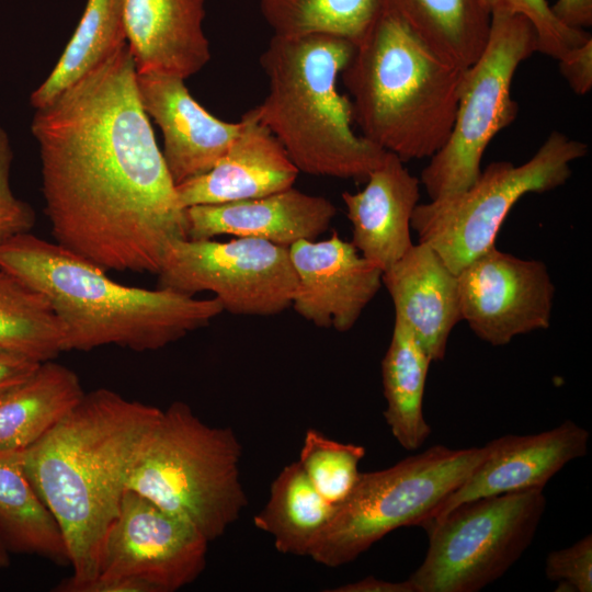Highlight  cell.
<instances>
[{"mask_svg": "<svg viewBox=\"0 0 592 592\" xmlns=\"http://www.w3.org/2000/svg\"><path fill=\"white\" fill-rule=\"evenodd\" d=\"M124 9L125 0H87L59 60L30 96L35 110L50 103L126 44Z\"/></svg>", "mask_w": 592, "mask_h": 592, "instance_id": "27", "label": "cell"}, {"mask_svg": "<svg viewBox=\"0 0 592 592\" xmlns=\"http://www.w3.org/2000/svg\"><path fill=\"white\" fill-rule=\"evenodd\" d=\"M538 52L536 32L519 14H492L480 56L464 70L454 124L443 147L421 172L430 200L459 193L481 172L492 138L517 116L511 86L519 66Z\"/></svg>", "mask_w": 592, "mask_h": 592, "instance_id": "9", "label": "cell"}, {"mask_svg": "<svg viewBox=\"0 0 592 592\" xmlns=\"http://www.w3.org/2000/svg\"><path fill=\"white\" fill-rule=\"evenodd\" d=\"M432 358L412 330L395 317L389 346L382 361L384 418L392 436L407 451L424 444L431 426L423 415L425 380Z\"/></svg>", "mask_w": 592, "mask_h": 592, "instance_id": "25", "label": "cell"}, {"mask_svg": "<svg viewBox=\"0 0 592 592\" xmlns=\"http://www.w3.org/2000/svg\"><path fill=\"white\" fill-rule=\"evenodd\" d=\"M559 61V70L572 91L584 95L592 88V38L567 52Z\"/></svg>", "mask_w": 592, "mask_h": 592, "instance_id": "34", "label": "cell"}, {"mask_svg": "<svg viewBox=\"0 0 592 592\" xmlns=\"http://www.w3.org/2000/svg\"><path fill=\"white\" fill-rule=\"evenodd\" d=\"M39 364L24 356L0 352V397L27 379Z\"/></svg>", "mask_w": 592, "mask_h": 592, "instance_id": "35", "label": "cell"}, {"mask_svg": "<svg viewBox=\"0 0 592 592\" xmlns=\"http://www.w3.org/2000/svg\"><path fill=\"white\" fill-rule=\"evenodd\" d=\"M157 275V287L189 296L210 292L224 311L240 316L281 314L297 286L288 248L255 238L177 240Z\"/></svg>", "mask_w": 592, "mask_h": 592, "instance_id": "12", "label": "cell"}, {"mask_svg": "<svg viewBox=\"0 0 592 592\" xmlns=\"http://www.w3.org/2000/svg\"><path fill=\"white\" fill-rule=\"evenodd\" d=\"M136 73L126 43L36 109L31 132L55 242L106 272L157 274L187 223Z\"/></svg>", "mask_w": 592, "mask_h": 592, "instance_id": "1", "label": "cell"}, {"mask_svg": "<svg viewBox=\"0 0 592 592\" xmlns=\"http://www.w3.org/2000/svg\"><path fill=\"white\" fill-rule=\"evenodd\" d=\"M13 150L7 132L0 127V244L10 238L30 232L35 224L32 206L18 198L10 185Z\"/></svg>", "mask_w": 592, "mask_h": 592, "instance_id": "33", "label": "cell"}, {"mask_svg": "<svg viewBox=\"0 0 592 592\" xmlns=\"http://www.w3.org/2000/svg\"><path fill=\"white\" fill-rule=\"evenodd\" d=\"M433 52L466 69L488 39L491 13L485 0H382Z\"/></svg>", "mask_w": 592, "mask_h": 592, "instance_id": "23", "label": "cell"}, {"mask_svg": "<svg viewBox=\"0 0 592 592\" xmlns=\"http://www.w3.org/2000/svg\"><path fill=\"white\" fill-rule=\"evenodd\" d=\"M208 539L186 520L126 489L84 592H173L204 571Z\"/></svg>", "mask_w": 592, "mask_h": 592, "instance_id": "11", "label": "cell"}, {"mask_svg": "<svg viewBox=\"0 0 592 592\" xmlns=\"http://www.w3.org/2000/svg\"><path fill=\"white\" fill-rule=\"evenodd\" d=\"M590 432L571 420L531 435L492 440V451L421 526L443 517L455 506L478 498L527 489H544L568 463L588 452Z\"/></svg>", "mask_w": 592, "mask_h": 592, "instance_id": "15", "label": "cell"}, {"mask_svg": "<svg viewBox=\"0 0 592 592\" xmlns=\"http://www.w3.org/2000/svg\"><path fill=\"white\" fill-rule=\"evenodd\" d=\"M10 563L9 549L0 534V570L4 569Z\"/></svg>", "mask_w": 592, "mask_h": 592, "instance_id": "38", "label": "cell"}, {"mask_svg": "<svg viewBox=\"0 0 592 592\" xmlns=\"http://www.w3.org/2000/svg\"><path fill=\"white\" fill-rule=\"evenodd\" d=\"M457 274L462 319L493 346L550 326L555 285L546 264L491 247Z\"/></svg>", "mask_w": 592, "mask_h": 592, "instance_id": "13", "label": "cell"}, {"mask_svg": "<svg viewBox=\"0 0 592 592\" xmlns=\"http://www.w3.org/2000/svg\"><path fill=\"white\" fill-rule=\"evenodd\" d=\"M288 251L297 277L291 307L317 327L351 330L383 285V270L337 234Z\"/></svg>", "mask_w": 592, "mask_h": 592, "instance_id": "14", "label": "cell"}, {"mask_svg": "<svg viewBox=\"0 0 592 592\" xmlns=\"http://www.w3.org/2000/svg\"><path fill=\"white\" fill-rule=\"evenodd\" d=\"M78 375L53 360L0 397V451H23L37 442L82 399Z\"/></svg>", "mask_w": 592, "mask_h": 592, "instance_id": "22", "label": "cell"}, {"mask_svg": "<svg viewBox=\"0 0 592 592\" xmlns=\"http://www.w3.org/2000/svg\"><path fill=\"white\" fill-rule=\"evenodd\" d=\"M551 10L569 27L585 30L592 25V0H557Z\"/></svg>", "mask_w": 592, "mask_h": 592, "instance_id": "36", "label": "cell"}, {"mask_svg": "<svg viewBox=\"0 0 592 592\" xmlns=\"http://www.w3.org/2000/svg\"><path fill=\"white\" fill-rule=\"evenodd\" d=\"M240 121L239 134L220 159L207 172L177 185L184 208L258 198L294 186L299 170L255 109Z\"/></svg>", "mask_w": 592, "mask_h": 592, "instance_id": "17", "label": "cell"}, {"mask_svg": "<svg viewBox=\"0 0 592 592\" xmlns=\"http://www.w3.org/2000/svg\"><path fill=\"white\" fill-rule=\"evenodd\" d=\"M545 574L557 581L556 591H592V536L585 535L570 547L550 551L546 558Z\"/></svg>", "mask_w": 592, "mask_h": 592, "instance_id": "32", "label": "cell"}, {"mask_svg": "<svg viewBox=\"0 0 592 592\" xmlns=\"http://www.w3.org/2000/svg\"><path fill=\"white\" fill-rule=\"evenodd\" d=\"M485 1L491 15L505 13L526 18L536 32L538 52L557 60L573 47L591 38L587 31L572 29L560 22L547 0Z\"/></svg>", "mask_w": 592, "mask_h": 592, "instance_id": "31", "label": "cell"}, {"mask_svg": "<svg viewBox=\"0 0 592 592\" xmlns=\"http://www.w3.org/2000/svg\"><path fill=\"white\" fill-rule=\"evenodd\" d=\"M492 447V441L468 448L434 445L386 469L360 473L308 557L337 568L352 562L399 527L421 526Z\"/></svg>", "mask_w": 592, "mask_h": 592, "instance_id": "7", "label": "cell"}, {"mask_svg": "<svg viewBox=\"0 0 592 592\" xmlns=\"http://www.w3.org/2000/svg\"><path fill=\"white\" fill-rule=\"evenodd\" d=\"M0 266L46 297L64 328L65 351H156L224 311L216 297L116 283L101 267L30 232L0 244Z\"/></svg>", "mask_w": 592, "mask_h": 592, "instance_id": "3", "label": "cell"}, {"mask_svg": "<svg viewBox=\"0 0 592 592\" xmlns=\"http://www.w3.org/2000/svg\"><path fill=\"white\" fill-rule=\"evenodd\" d=\"M330 592H414L411 582L407 579L401 582H392L374 578L372 576L363 578L358 581L346 583L334 589H329Z\"/></svg>", "mask_w": 592, "mask_h": 592, "instance_id": "37", "label": "cell"}, {"mask_svg": "<svg viewBox=\"0 0 592 592\" xmlns=\"http://www.w3.org/2000/svg\"><path fill=\"white\" fill-rule=\"evenodd\" d=\"M354 48L332 35H273L260 56L267 93L257 115L299 172L365 180L387 152L353 130L351 100L337 87Z\"/></svg>", "mask_w": 592, "mask_h": 592, "instance_id": "5", "label": "cell"}, {"mask_svg": "<svg viewBox=\"0 0 592 592\" xmlns=\"http://www.w3.org/2000/svg\"><path fill=\"white\" fill-rule=\"evenodd\" d=\"M365 180L363 190L342 194L352 225L351 242L366 260L385 271L413 244L411 218L421 184L391 152H386Z\"/></svg>", "mask_w": 592, "mask_h": 592, "instance_id": "19", "label": "cell"}, {"mask_svg": "<svg viewBox=\"0 0 592 592\" xmlns=\"http://www.w3.org/2000/svg\"><path fill=\"white\" fill-rule=\"evenodd\" d=\"M335 508L315 489L300 464L294 462L272 481L267 502L254 515L253 523L273 537L278 553L309 556Z\"/></svg>", "mask_w": 592, "mask_h": 592, "instance_id": "26", "label": "cell"}, {"mask_svg": "<svg viewBox=\"0 0 592 592\" xmlns=\"http://www.w3.org/2000/svg\"><path fill=\"white\" fill-rule=\"evenodd\" d=\"M143 110L161 129L162 156L175 185L207 172L241 129V121L212 115L190 93L184 79L164 73H136Z\"/></svg>", "mask_w": 592, "mask_h": 592, "instance_id": "16", "label": "cell"}, {"mask_svg": "<svg viewBox=\"0 0 592 592\" xmlns=\"http://www.w3.org/2000/svg\"><path fill=\"white\" fill-rule=\"evenodd\" d=\"M395 317L414 333L432 361L445 357L449 335L462 321L457 274L426 243L418 242L383 271Z\"/></svg>", "mask_w": 592, "mask_h": 592, "instance_id": "20", "label": "cell"}, {"mask_svg": "<svg viewBox=\"0 0 592 592\" xmlns=\"http://www.w3.org/2000/svg\"><path fill=\"white\" fill-rule=\"evenodd\" d=\"M273 35L312 34L345 38L356 45L383 12L382 0H260Z\"/></svg>", "mask_w": 592, "mask_h": 592, "instance_id": "29", "label": "cell"}, {"mask_svg": "<svg viewBox=\"0 0 592 592\" xmlns=\"http://www.w3.org/2000/svg\"><path fill=\"white\" fill-rule=\"evenodd\" d=\"M0 352L42 363L65 352V331L46 297L0 266Z\"/></svg>", "mask_w": 592, "mask_h": 592, "instance_id": "28", "label": "cell"}, {"mask_svg": "<svg viewBox=\"0 0 592 592\" xmlns=\"http://www.w3.org/2000/svg\"><path fill=\"white\" fill-rule=\"evenodd\" d=\"M241 454L231 428L210 426L187 403L174 401L137 451L127 489L186 520L210 543L248 504Z\"/></svg>", "mask_w": 592, "mask_h": 592, "instance_id": "6", "label": "cell"}, {"mask_svg": "<svg viewBox=\"0 0 592 592\" xmlns=\"http://www.w3.org/2000/svg\"><path fill=\"white\" fill-rule=\"evenodd\" d=\"M588 145L554 130L525 162L494 161L466 190L418 204L411 229L455 273L496 246L513 206L526 194L563 185Z\"/></svg>", "mask_w": 592, "mask_h": 592, "instance_id": "8", "label": "cell"}, {"mask_svg": "<svg viewBox=\"0 0 592 592\" xmlns=\"http://www.w3.org/2000/svg\"><path fill=\"white\" fill-rule=\"evenodd\" d=\"M161 412L99 388L23 449L25 473L57 520L69 553L72 576L57 591L84 592L95 580L133 462Z\"/></svg>", "mask_w": 592, "mask_h": 592, "instance_id": "2", "label": "cell"}, {"mask_svg": "<svg viewBox=\"0 0 592 592\" xmlns=\"http://www.w3.org/2000/svg\"><path fill=\"white\" fill-rule=\"evenodd\" d=\"M335 214L328 198L294 186L258 198L185 208L189 239L232 235L286 248L299 240H316L329 229Z\"/></svg>", "mask_w": 592, "mask_h": 592, "instance_id": "18", "label": "cell"}, {"mask_svg": "<svg viewBox=\"0 0 592 592\" xmlns=\"http://www.w3.org/2000/svg\"><path fill=\"white\" fill-rule=\"evenodd\" d=\"M205 0H125L126 41L137 73L186 79L210 59Z\"/></svg>", "mask_w": 592, "mask_h": 592, "instance_id": "21", "label": "cell"}, {"mask_svg": "<svg viewBox=\"0 0 592 592\" xmlns=\"http://www.w3.org/2000/svg\"><path fill=\"white\" fill-rule=\"evenodd\" d=\"M365 456L361 445L334 441L308 429L297 460L315 489L330 503H341L353 489Z\"/></svg>", "mask_w": 592, "mask_h": 592, "instance_id": "30", "label": "cell"}, {"mask_svg": "<svg viewBox=\"0 0 592 592\" xmlns=\"http://www.w3.org/2000/svg\"><path fill=\"white\" fill-rule=\"evenodd\" d=\"M23 451H0V534L9 551L70 563L62 531L32 486Z\"/></svg>", "mask_w": 592, "mask_h": 592, "instance_id": "24", "label": "cell"}, {"mask_svg": "<svg viewBox=\"0 0 592 592\" xmlns=\"http://www.w3.org/2000/svg\"><path fill=\"white\" fill-rule=\"evenodd\" d=\"M464 70L383 10L341 75L361 136L407 162L447 140Z\"/></svg>", "mask_w": 592, "mask_h": 592, "instance_id": "4", "label": "cell"}, {"mask_svg": "<svg viewBox=\"0 0 592 592\" xmlns=\"http://www.w3.org/2000/svg\"><path fill=\"white\" fill-rule=\"evenodd\" d=\"M543 490L478 498L424 525L429 548L408 578L414 592H477L500 579L535 537Z\"/></svg>", "mask_w": 592, "mask_h": 592, "instance_id": "10", "label": "cell"}]
</instances>
